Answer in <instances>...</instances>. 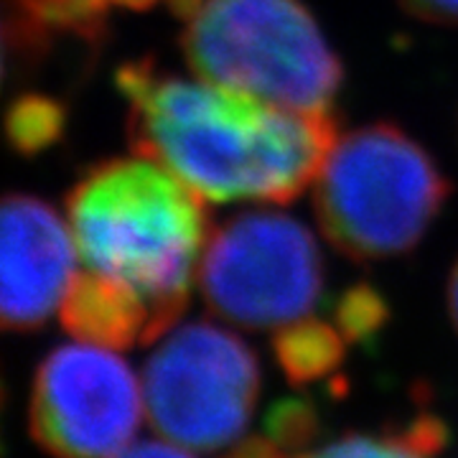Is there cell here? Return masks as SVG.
<instances>
[{"instance_id": "cell-1", "label": "cell", "mask_w": 458, "mask_h": 458, "mask_svg": "<svg viewBox=\"0 0 458 458\" xmlns=\"http://www.w3.org/2000/svg\"><path fill=\"white\" fill-rule=\"evenodd\" d=\"M132 150L164 165L204 201L291 204L339 140L331 110H291L150 59L117 69Z\"/></svg>"}, {"instance_id": "cell-2", "label": "cell", "mask_w": 458, "mask_h": 458, "mask_svg": "<svg viewBox=\"0 0 458 458\" xmlns=\"http://www.w3.org/2000/svg\"><path fill=\"white\" fill-rule=\"evenodd\" d=\"M66 222L84 270L132 291L164 336L189 303L209 240L204 199L148 158H113L72 186Z\"/></svg>"}, {"instance_id": "cell-3", "label": "cell", "mask_w": 458, "mask_h": 458, "mask_svg": "<svg viewBox=\"0 0 458 458\" xmlns=\"http://www.w3.org/2000/svg\"><path fill=\"white\" fill-rule=\"evenodd\" d=\"M194 77L291 110H331L339 54L301 0H168Z\"/></svg>"}, {"instance_id": "cell-4", "label": "cell", "mask_w": 458, "mask_h": 458, "mask_svg": "<svg viewBox=\"0 0 458 458\" xmlns=\"http://www.w3.org/2000/svg\"><path fill=\"white\" fill-rule=\"evenodd\" d=\"M451 197L436 158L393 123L346 132L313 181L328 245L354 262L390 260L418 245Z\"/></svg>"}, {"instance_id": "cell-5", "label": "cell", "mask_w": 458, "mask_h": 458, "mask_svg": "<svg viewBox=\"0 0 458 458\" xmlns=\"http://www.w3.org/2000/svg\"><path fill=\"white\" fill-rule=\"evenodd\" d=\"M204 303L245 328L306 318L324 291V262L309 227L280 212H240L209 232L199 260Z\"/></svg>"}, {"instance_id": "cell-6", "label": "cell", "mask_w": 458, "mask_h": 458, "mask_svg": "<svg viewBox=\"0 0 458 458\" xmlns=\"http://www.w3.org/2000/svg\"><path fill=\"white\" fill-rule=\"evenodd\" d=\"M260 394L255 352L232 331L186 324L165 339L143 372L150 428L189 451H216L240 438Z\"/></svg>"}, {"instance_id": "cell-7", "label": "cell", "mask_w": 458, "mask_h": 458, "mask_svg": "<svg viewBox=\"0 0 458 458\" xmlns=\"http://www.w3.org/2000/svg\"><path fill=\"white\" fill-rule=\"evenodd\" d=\"M140 418V385L110 349L64 344L36 369L29 426L51 458L117 456L132 443Z\"/></svg>"}, {"instance_id": "cell-8", "label": "cell", "mask_w": 458, "mask_h": 458, "mask_svg": "<svg viewBox=\"0 0 458 458\" xmlns=\"http://www.w3.org/2000/svg\"><path fill=\"white\" fill-rule=\"evenodd\" d=\"M77 245L56 209L29 197H0V331L44 327L77 276Z\"/></svg>"}, {"instance_id": "cell-9", "label": "cell", "mask_w": 458, "mask_h": 458, "mask_svg": "<svg viewBox=\"0 0 458 458\" xmlns=\"http://www.w3.org/2000/svg\"><path fill=\"white\" fill-rule=\"evenodd\" d=\"M59 313L72 336L102 349H131L161 336L156 316L138 295L89 270L74 276Z\"/></svg>"}, {"instance_id": "cell-10", "label": "cell", "mask_w": 458, "mask_h": 458, "mask_svg": "<svg viewBox=\"0 0 458 458\" xmlns=\"http://www.w3.org/2000/svg\"><path fill=\"white\" fill-rule=\"evenodd\" d=\"M273 354L293 385H309L336 372L346 357V339L339 328L306 316L276 331Z\"/></svg>"}, {"instance_id": "cell-11", "label": "cell", "mask_w": 458, "mask_h": 458, "mask_svg": "<svg viewBox=\"0 0 458 458\" xmlns=\"http://www.w3.org/2000/svg\"><path fill=\"white\" fill-rule=\"evenodd\" d=\"M5 140L16 153L33 156L54 146L64 132V107L47 95H23L5 113Z\"/></svg>"}, {"instance_id": "cell-12", "label": "cell", "mask_w": 458, "mask_h": 458, "mask_svg": "<svg viewBox=\"0 0 458 458\" xmlns=\"http://www.w3.org/2000/svg\"><path fill=\"white\" fill-rule=\"evenodd\" d=\"M334 316L346 344H367L387 324V301L377 288L360 283L344 291Z\"/></svg>"}, {"instance_id": "cell-13", "label": "cell", "mask_w": 458, "mask_h": 458, "mask_svg": "<svg viewBox=\"0 0 458 458\" xmlns=\"http://www.w3.org/2000/svg\"><path fill=\"white\" fill-rule=\"evenodd\" d=\"M265 436L285 454L301 451L318 436V410L306 397H283L265 418Z\"/></svg>"}, {"instance_id": "cell-14", "label": "cell", "mask_w": 458, "mask_h": 458, "mask_svg": "<svg viewBox=\"0 0 458 458\" xmlns=\"http://www.w3.org/2000/svg\"><path fill=\"white\" fill-rule=\"evenodd\" d=\"M298 458H430L405 430L385 436H344Z\"/></svg>"}, {"instance_id": "cell-15", "label": "cell", "mask_w": 458, "mask_h": 458, "mask_svg": "<svg viewBox=\"0 0 458 458\" xmlns=\"http://www.w3.org/2000/svg\"><path fill=\"white\" fill-rule=\"evenodd\" d=\"M400 8L418 21L436 26H458V0H397Z\"/></svg>"}, {"instance_id": "cell-16", "label": "cell", "mask_w": 458, "mask_h": 458, "mask_svg": "<svg viewBox=\"0 0 458 458\" xmlns=\"http://www.w3.org/2000/svg\"><path fill=\"white\" fill-rule=\"evenodd\" d=\"M222 458H288V454L267 436H247L229 443Z\"/></svg>"}, {"instance_id": "cell-17", "label": "cell", "mask_w": 458, "mask_h": 458, "mask_svg": "<svg viewBox=\"0 0 458 458\" xmlns=\"http://www.w3.org/2000/svg\"><path fill=\"white\" fill-rule=\"evenodd\" d=\"M113 458H194L191 454H186L181 445L176 443H158V441H146V443H131L125 451H120Z\"/></svg>"}, {"instance_id": "cell-18", "label": "cell", "mask_w": 458, "mask_h": 458, "mask_svg": "<svg viewBox=\"0 0 458 458\" xmlns=\"http://www.w3.org/2000/svg\"><path fill=\"white\" fill-rule=\"evenodd\" d=\"M8 49L16 51L13 47V31H11V21L5 13V3L0 0V87H3V77H5V56Z\"/></svg>"}, {"instance_id": "cell-19", "label": "cell", "mask_w": 458, "mask_h": 458, "mask_svg": "<svg viewBox=\"0 0 458 458\" xmlns=\"http://www.w3.org/2000/svg\"><path fill=\"white\" fill-rule=\"evenodd\" d=\"M448 316H451V324L458 331V260L451 270V278H448Z\"/></svg>"}]
</instances>
